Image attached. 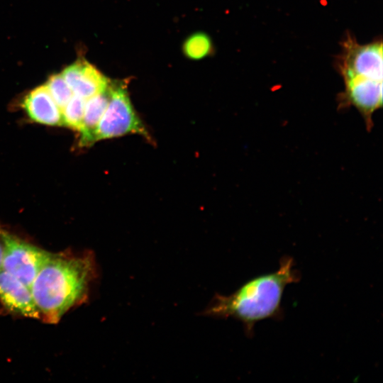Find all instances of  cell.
<instances>
[{
    "label": "cell",
    "mask_w": 383,
    "mask_h": 383,
    "mask_svg": "<svg viewBox=\"0 0 383 383\" xmlns=\"http://www.w3.org/2000/svg\"><path fill=\"white\" fill-rule=\"evenodd\" d=\"M299 279L293 258L284 256L276 271L250 279L229 295L216 294L201 314L235 319L243 324L246 335L252 337L257 322L281 319L284 289Z\"/></svg>",
    "instance_id": "1"
},
{
    "label": "cell",
    "mask_w": 383,
    "mask_h": 383,
    "mask_svg": "<svg viewBox=\"0 0 383 383\" xmlns=\"http://www.w3.org/2000/svg\"><path fill=\"white\" fill-rule=\"evenodd\" d=\"M97 277L93 252H51L30 287L41 318L57 323L70 308L88 299Z\"/></svg>",
    "instance_id": "2"
},
{
    "label": "cell",
    "mask_w": 383,
    "mask_h": 383,
    "mask_svg": "<svg viewBox=\"0 0 383 383\" xmlns=\"http://www.w3.org/2000/svg\"><path fill=\"white\" fill-rule=\"evenodd\" d=\"M337 67L344 87L339 105L354 106L371 128L372 116L382 106V40L361 44L348 35L342 42Z\"/></svg>",
    "instance_id": "3"
},
{
    "label": "cell",
    "mask_w": 383,
    "mask_h": 383,
    "mask_svg": "<svg viewBox=\"0 0 383 383\" xmlns=\"http://www.w3.org/2000/svg\"><path fill=\"white\" fill-rule=\"evenodd\" d=\"M127 81L110 82L107 107L94 135V143L128 134H137L148 140L151 137L135 111L128 92Z\"/></svg>",
    "instance_id": "4"
},
{
    "label": "cell",
    "mask_w": 383,
    "mask_h": 383,
    "mask_svg": "<svg viewBox=\"0 0 383 383\" xmlns=\"http://www.w3.org/2000/svg\"><path fill=\"white\" fill-rule=\"evenodd\" d=\"M4 252L1 269L18 278L29 289L51 252L33 245L0 228Z\"/></svg>",
    "instance_id": "5"
},
{
    "label": "cell",
    "mask_w": 383,
    "mask_h": 383,
    "mask_svg": "<svg viewBox=\"0 0 383 383\" xmlns=\"http://www.w3.org/2000/svg\"><path fill=\"white\" fill-rule=\"evenodd\" d=\"M0 301L13 313L30 318H41L30 289L2 269L0 270Z\"/></svg>",
    "instance_id": "6"
},
{
    "label": "cell",
    "mask_w": 383,
    "mask_h": 383,
    "mask_svg": "<svg viewBox=\"0 0 383 383\" xmlns=\"http://www.w3.org/2000/svg\"><path fill=\"white\" fill-rule=\"evenodd\" d=\"M63 77L74 94L85 100L104 90L111 80L85 60H79L66 67Z\"/></svg>",
    "instance_id": "7"
},
{
    "label": "cell",
    "mask_w": 383,
    "mask_h": 383,
    "mask_svg": "<svg viewBox=\"0 0 383 383\" xmlns=\"http://www.w3.org/2000/svg\"><path fill=\"white\" fill-rule=\"evenodd\" d=\"M22 106L34 122L48 126H63L62 110L45 85L30 91L23 99Z\"/></svg>",
    "instance_id": "8"
},
{
    "label": "cell",
    "mask_w": 383,
    "mask_h": 383,
    "mask_svg": "<svg viewBox=\"0 0 383 383\" xmlns=\"http://www.w3.org/2000/svg\"><path fill=\"white\" fill-rule=\"evenodd\" d=\"M110 84V83H109ZM110 97L109 85L104 90L86 99L80 133V146L94 144V135L107 107Z\"/></svg>",
    "instance_id": "9"
},
{
    "label": "cell",
    "mask_w": 383,
    "mask_h": 383,
    "mask_svg": "<svg viewBox=\"0 0 383 383\" xmlns=\"http://www.w3.org/2000/svg\"><path fill=\"white\" fill-rule=\"evenodd\" d=\"M182 51L184 56L189 60H201L212 53L211 39L205 33H194L185 39Z\"/></svg>",
    "instance_id": "10"
},
{
    "label": "cell",
    "mask_w": 383,
    "mask_h": 383,
    "mask_svg": "<svg viewBox=\"0 0 383 383\" xmlns=\"http://www.w3.org/2000/svg\"><path fill=\"white\" fill-rule=\"evenodd\" d=\"M85 99L73 94L70 100L62 111L63 126L79 131L81 128Z\"/></svg>",
    "instance_id": "11"
},
{
    "label": "cell",
    "mask_w": 383,
    "mask_h": 383,
    "mask_svg": "<svg viewBox=\"0 0 383 383\" xmlns=\"http://www.w3.org/2000/svg\"><path fill=\"white\" fill-rule=\"evenodd\" d=\"M52 99L62 111L73 96V92L62 74L51 76L45 84Z\"/></svg>",
    "instance_id": "12"
},
{
    "label": "cell",
    "mask_w": 383,
    "mask_h": 383,
    "mask_svg": "<svg viewBox=\"0 0 383 383\" xmlns=\"http://www.w3.org/2000/svg\"><path fill=\"white\" fill-rule=\"evenodd\" d=\"M4 248L2 241L0 238V270L1 269L2 257H3Z\"/></svg>",
    "instance_id": "13"
}]
</instances>
